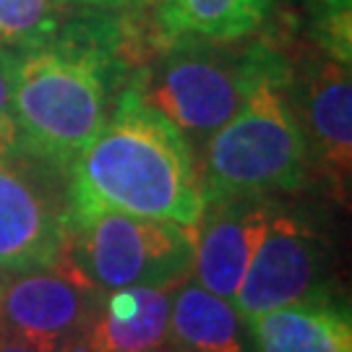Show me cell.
Segmentation results:
<instances>
[{
	"instance_id": "8",
	"label": "cell",
	"mask_w": 352,
	"mask_h": 352,
	"mask_svg": "<svg viewBox=\"0 0 352 352\" xmlns=\"http://www.w3.org/2000/svg\"><path fill=\"white\" fill-rule=\"evenodd\" d=\"M289 102L308 149L311 175L334 201L347 204L352 175L350 65L311 50L289 58Z\"/></svg>"
},
{
	"instance_id": "10",
	"label": "cell",
	"mask_w": 352,
	"mask_h": 352,
	"mask_svg": "<svg viewBox=\"0 0 352 352\" xmlns=\"http://www.w3.org/2000/svg\"><path fill=\"white\" fill-rule=\"evenodd\" d=\"M277 196H204L190 227V279L235 302Z\"/></svg>"
},
{
	"instance_id": "3",
	"label": "cell",
	"mask_w": 352,
	"mask_h": 352,
	"mask_svg": "<svg viewBox=\"0 0 352 352\" xmlns=\"http://www.w3.org/2000/svg\"><path fill=\"white\" fill-rule=\"evenodd\" d=\"M287 58L274 39L258 37V32L230 42L186 39L160 47L128 78L199 157L214 131L225 126L258 81Z\"/></svg>"
},
{
	"instance_id": "16",
	"label": "cell",
	"mask_w": 352,
	"mask_h": 352,
	"mask_svg": "<svg viewBox=\"0 0 352 352\" xmlns=\"http://www.w3.org/2000/svg\"><path fill=\"white\" fill-rule=\"evenodd\" d=\"M311 47L352 65V0H305Z\"/></svg>"
},
{
	"instance_id": "2",
	"label": "cell",
	"mask_w": 352,
	"mask_h": 352,
	"mask_svg": "<svg viewBox=\"0 0 352 352\" xmlns=\"http://www.w3.org/2000/svg\"><path fill=\"white\" fill-rule=\"evenodd\" d=\"M68 199L186 227L196 222L204 201L196 154L131 78L71 164Z\"/></svg>"
},
{
	"instance_id": "20",
	"label": "cell",
	"mask_w": 352,
	"mask_h": 352,
	"mask_svg": "<svg viewBox=\"0 0 352 352\" xmlns=\"http://www.w3.org/2000/svg\"><path fill=\"white\" fill-rule=\"evenodd\" d=\"M162 352H186V350H180V347H175V344H167Z\"/></svg>"
},
{
	"instance_id": "13",
	"label": "cell",
	"mask_w": 352,
	"mask_h": 352,
	"mask_svg": "<svg viewBox=\"0 0 352 352\" xmlns=\"http://www.w3.org/2000/svg\"><path fill=\"white\" fill-rule=\"evenodd\" d=\"M141 8L149 11L146 32L157 52L186 39L230 42L251 37L266 24L274 0H149Z\"/></svg>"
},
{
	"instance_id": "18",
	"label": "cell",
	"mask_w": 352,
	"mask_h": 352,
	"mask_svg": "<svg viewBox=\"0 0 352 352\" xmlns=\"http://www.w3.org/2000/svg\"><path fill=\"white\" fill-rule=\"evenodd\" d=\"M141 0H65V6L76 13H102V16H118L131 8H139Z\"/></svg>"
},
{
	"instance_id": "19",
	"label": "cell",
	"mask_w": 352,
	"mask_h": 352,
	"mask_svg": "<svg viewBox=\"0 0 352 352\" xmlns=\"http://www.w3.org/2000/svg\"><path fill=\"white\" fill-rule=\"evenodd\" d=\"M0 352H34L26 342L16 340L8 331H0Z\"/></svg>"
},
{
	"instance_id": "6",
	"label": "cell",
	"mask_w": 352,
	"mask_h": 352,
	"mask_svg": "<svg viewBox=\"0 0 352 352\" xmlns=\"http://www.w3.org/2000/svg\"><path fill=\"white\" fill-rule=\"evenodd\" d=\"M292 199L277 196L272 204L264 235L235 295V308L243 318L337 292L329 287L331 240L321 217Z\"/></svg>"
},
{
	"instance_id": "21",
	"label": "cell",
	"mask_w": 352,
	"mask_h": 352,
	"mask_svg": "<svg viewBox=\"0 0 352 352\" xmlns=\"http://www.w3.org/2000/svg\"><path fill=\"white\" fill-rule=\"evenodd\" d=\"M146 3H149V0H141V3H139V8H141V6H146Z\"/></svg>"
},
{
	"instance_id": "9",
	"label": "cell",
	"mask_w": 352,
	"mask_h": 352,
	"mask_svg": "<svg viewBox=\"0 0 352 352\" xmlns=\"http://www.w3.org/2000/svg\"><path fill=\"white\" fill-rule=\"evenodd\" d=\"M97 292L65 258L45 269L0 274V331L34 352H60L84 329Z\"/></svg>"
},
{
	"instance_id": "11",
	"label": "cell",
	"mask_w": 352,
	"mask_h": 352,
	"mask_svg": "<svg viewBox=\"0 0 352 352\" xmlns=\"http://www.w3.org/2000/svg\"><path fill=\"white\" fill-rule=\"evenodd\" d=\"M170 344V289H100L84 329L60 352H162Z\"/></svg>"
},
{
	"instance_id": "17",
	"label": "cell",
	"mask_w": 352,
	"mask_h": 352,
	"mask_svg": "<svg viewBox=\"0 0 352 352\" xmlns=\"http://www.w3.org/2000/svg\"><path fill=\"white\" fill-rule=\"evenodd\" d=\"M21 47L0 45V149H16L13 133V89L19 74Z\"/></svg>"
},
{
	"instance_id": "15",
	"label": "cell",
	"mask_w": 352,
	"mask_h": 352,
	"mask_svg": "<svg viewBox=\"0 0 352 352\" xmlns=\"http://www.w3.org/2000/svg\"><path fill=\"white\" fill-rule=\"evenodd\" d=\"M74 16L65 0H0V45H37Z\"/></svg>"
},
{
	"instance_id": "1",
	"label": "cell",
	"mask_w": 352,
	"mask_h": 352,
	"mask_svg": "<svg viewBox=\"0 0 352 352\" xmlns=\"http://www.w3.org/2000/svg\"><path fill=\"white\" fill-rule=\"evenodd\" d=\"M131 68L118 16L76 13L55 34L21 47L13 89L16 149L68 177L113 113Z\"/></svg>"
},
{
	"instance_id": "14",
	"label": "cell",
	"mask_w": 352,
	"mask_h": 352,
	"mask_svg": "<svg viewBox=\"0 0 352 352\" xmlns=\"http://www.w3.org/2000/svg\"><path fill=\"white\" fill-rule=\"evenodd\" d=\"M170 344L186 352H253L235 302L183 279L170 289Z\"/></svg>"
},
{
	"instance_id": "4",
	"label": "cell",
	"mask_w": 352,
	"mask_h": 352,
	"mask_svg": "<svg viewBox=\"0 0 352 352\" xmlns=\"http://www.w3.org/2000/svg\"><path fill=\"white\" fill-rule=\"evenodd\" d=\"M204 196H298L314 186L289 102V58L266 74L196 157Z\"/></svg>"
},
{
	"instance_id": "12",
	"label": "cell",
	"mask_w": 352,
	"mask_h": 352,
	"mask_svg": "<svg viewBox=\"0 0 352 352\" xmlns=\"http://www.w3.org/2000/svg\"><path fill=\"white\" fill-rule=\"evenodd\" d=\"M253 352H352L350 305L340 292L245 318Z\"/></svg>"
},
{
	"instance_id": "7",
	"label": "cell",
	"mask_w": 352,
	"mask_h": 352,
	"mask_svg": "<svg viewBox=\"0 0 352 352\" xmlns=\"http://www.w3.org/2000/svg\"><path fill=\"white\" fill-rule=\"evenodd\" d=\"M68 177L0 149V274L55 266L68 245Z\"/></svg>"
},
{
	"instance_id": "5",
	"label": "cell",
	"mask_w": 352,
	"mask_h": 352,
	"mask_svg": "<svg viewBox=\"0 0 352 352\" xmlns=\"http://www.w3.org/2000/svg\"><path fill=\"white\" fill-rule=\"evenodd\" d=\"M65 261L97 289H173L190 277V227L71 201Z\"/></svg>"
}]
</instances>
